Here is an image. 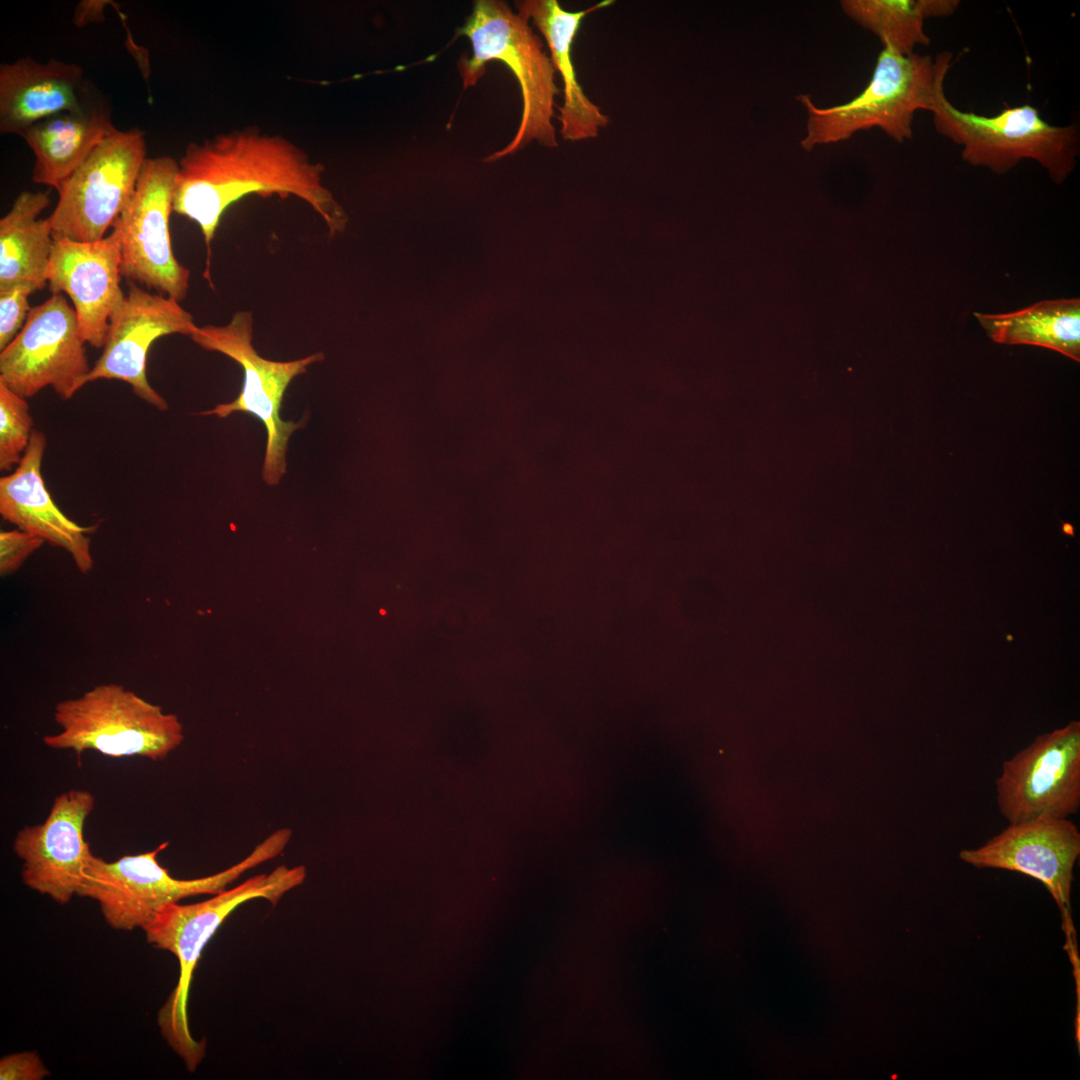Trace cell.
<instances>
[{
  "instance_id": "obj_14",
  "label": "cell",
  "mask_w": 1080,
  "mask_h": 1080,
  "mask_svg": "<svg viewBox=\"0 0 1080 1080\" xmlns=\"http://www.w3.org/2000/svg\"><path fill=\"white\" fill-rule=\"evenodd\" d=\"M94 805L90 791L71 789L54 799L43 823L17 833L13 850L23 861L21 875L27 887L61 905L78 894L93 857L84 826Z\"/></svg>"
},
{
  "instance_id": "obj_1",
  "label": "cell",
  "mask_w": 1080,
  "mask_h": 1080,
  "mask_svg": "<svg viewBox=\"0 0 1080 1080\" xmlns=\"http://www.w3.org/2000/svg\"><path fill=\"white\" fill-rule=\"evenodd\" d=\"M324 171L321 163L284 137L253 129L191 142L178 162L173 211L200 227L207 248L205 278L209 279L211 244L222 215L251 193L296 196L322 218L331 237L343 232L348 218L323 185Z\"/></svg>"
},
{
  "instance_id": "obj_25",
  "label": "cell",
  "mask_w": 1080,
  "mask_h": 1080,
  "mask_svg": "<svg viewBox=\"0 0 1080 1080\" xmlns=\"http://www.w3.org/2000/svg\"><path fill=\"white\" fill-rule=\"evenodd\" d=\"M39 288L22 282L0 291V351L22 330L31 307L29 296Z\"/></svg>"
},
{
  "instance_id": "obj_8",
  "label": "cell",
  "mask_w": 1080,
  "mask_h": 1080,
  "mask_svg": "<svg viewBox=\"0 0 1080 1080\" xmlns=\"http://www.w3.org/2000/svg\"><path fill=\"white\" fill-rule=\"evenodd\" d=\"M253 322L250 311H238L225 325L198 326L190 338L201 348L222 353L242 367L244 379L238 397L202 414L225 418L242 411L257 417L267 432L263 479L268 485L274 486L286 472L289 437L302 427L300 423L281 419L284 393L296 376L305 373L311 364L322 361L325 356L317 352L291 361L265 359L252 344Z\"/></svg>"
},
{
  "instance_id": "obj_23",
  "label": "cell",
  "mask_w": 1080,
  "mask_h": 1080,
  "mask_svg": "<svg viewBox=\"0 0 1080 1080\" xmlns=\"http://www.w3.org/2000/svg\"><path fill=\"white\" fill-rule=\"evenodd\" d=\"M955 0H843L844 13L864 29L903 55L913 54L916 45H929L924 20L952 14Z\"/></svg>"
},
{
  "instance_id": "obj_9",
  "label": "cell",
  "mask_w": 1080,
  "mask_h": 1080,
  "mask_svg": "<svg viewBox=\"0 0 1080 1080\" xmlns=\"http://www.w3.org/2000/svg\"><path fill=\"white\" fill-rule=\"evenodd\" d=\"M147 159L144 132L115 129L59 188L48 218L53 237L95 242L128 205Z\"/></svg>"
},
{
  "instance_id": "obj_13",
  "label": "cell",
  "mask_w": 1080,
  "mask_h": 1080,
  "mask_svg": "<svg viewBox=\"0 0 1080 1080\" xmlns=\"http://www.w3.org/2000/svg\"><path fill=\"white\" fill-rule=\"evenodd\" d=\"M197 329L193 316L180 302L130 283L128 293L109 319L102 354L91 368L87 383L99 379L126 382L137 397L158 410H166V400L146 375L149 349L160 337H190Z\"/></svg>"
},
{
  "instance_id": "obj_2",
  "label": "cell",
  "mask_w": 1080,
  "mask_h": 1080,
  "mask_svg": "<svg viewBox=\"0 0 1080 1080\" xmlns=\"http://www.w3.org/2000/svg\"><path fill=\"white\" fill-rule=\"evenodd\" d=\"M952 54L903 55L883 45L867 86L854 98L833 107H817L811 96L797 99L807 112L806 135L801 147L837 143L860 130L878 127L902 143L912 137V122L919 110L931 113L944 93V80Z\"/></svg>"
},
{
  "instance_id": "obj_12",
  "label": "cell",
  "mask_w": 1080,
  "mask_h": 1080,
  "mask_svg": "<svg viewBox=\"0 0 1080 1080\" xmlns=\"http://www.w3.org/2000/svg\"><path fill=\"white\" fill-rule=\"evenodd\" d=\"M996 800L1008 823L1069 818L1080 807V723L1043 734L1005 760Z\"/></svg>"
},
{
  "instance_id": "obj_5",
  "label": "cell",
  "mask_w": 1080,
  "mask_h": 1080,
  "mask_svg": "<svg viewBox=\"0 0 1080 1080\" xmlns=\"http://www.w3.org/2000/svg\"><path fill=\"white\" fill-rule=\"evenodd\" d=\"M280 829L261 842L239 863L210 876L176 879L160 865L158 855L168 842L152 851L125 855L107 862L93 855L78 896L95 900L109 926L133 930L148 925L166 906L192 896L224 891L247 870L278 856L291 838Z\"/></svg>"
},
{
  "instance_id": "obj_11",
  "label": "cell",
  "mask_w": 1080,
  "mask_h": 1080,
  "mask_svg": "<svg viewBox=\"0 0 1080 1080\" xmlns=\"http://www.w3.org/2000/svg\"><path fill=\"white\" fill-rule=\"evenodd\" d=\"M91 368L76 313L63 294L32 307L22 330L0 351V381L26 399L46 387L70 399L87 384Z\"/></svg>"
},
{
  "instance_id": "obj_24",
  "label": "cell",
  "mask_w": 1080,
  "mask_h": 1080,
  "mask_svg": "<svg viewBox=\"0 0 1080 1080\" xmlns=\"http://www.w3.org/2000/svg\"><path fill=\"white\" fill-rule=\"evenodd\" d=\"M33 420L26 398L0 381V469L11 471L30 443Z\"/></svg>"
},
{
  "instance_id": "obj_6",
  "label": "cell",
  "mask_w": 1080,
  "mask_h": 1080,
  "mask_svg": "<svg viewBox=\"0 0 1080 1080\" xmlns=\"http://www.w3.org/2000/svg\"><path fill=\"white\" fill-rule=\"evenodd\" d=\"M54 720L60 732L45 735L52 749L87 750L113 758L139 756L159 761L178 748L183 726L134 691L116 683L94 686L76 698L58 702Z\"/></svg>"
},
{
  "instance_id": "obj_4",
  "label": "cell",
  "mask_w": 1080,
  "mask_h": 1080,
  "mask_svg": "<svg viewBox=\"0 0 1080 1080\" xmlns=\"http://www.w3.org/2000/svg\"><path fill=\"white\" fill-rule=\"evenodd\" d=\"M306 874L304 866L282 865L211 899L188 905L170 904L143 928L148 943L171 952L179 962L178 983L159 1012L158 1024L163 1037L190 1071L205 1054L204 1041H196L190 1033L187 1015L192 975L205 945L237 906L255 898L276 905L286 892L304 882Z\"/></svg>"
},
{
  "instance_id": "obj_27",
  "label": "cell",
  "mask_w": 1080,
  "mask_h": 1080,
  "mask_svg": "<svg viewBox=\"0 0 1080 1080\" xmlns=\"http://www.w3.org/2000/svg\"><path fill=\"white\" fill-rule=\"evenodd\" d=\"M49 1075L36 1052L14 1053L0 1061L1 1080H41Z\"/></svg>"
},
{
  "instance_id": "obj_17",
  "label": "cell",
  "mask_w": 1080,
  "mask_h": 1080,
  "mask_svg": "<svg viewBox=\"0 0 1080 1080\" xmlns=\"http://www.w3.org/2000/svg\"><path fill=\"white\" fill-rule=\"evenodd\" d=\"M45 449V435L34 431L20 463L0 478V514L18 529L66 551L76 568L87 574L94 567L89 535L96 527L75 523L53 501L41 474Z\"/></svg>"
},
{
  "instance_id": "obj_3",
  "label": "cell",
  "mask_w": 1080,
  "mask_h": 1080,
  "mask_svg": "<svg viewBox=\"0 0 1080 1080\" xmlns=\"http://www.w3.org/2000/svg\"><path fill=\"white\" fill-rule=\"evenodd\" d=\"M457 33L467 37L472 45L471 57L464 55L458 62L464 89L474 86L484 75L487 62L500 61L514 74L521 90L522 116L515 136L485 161L513 154L532 140L556 147L552 124L554 101L559 95L556 70L529 21L514 13L504 1L477 0Z\"/></svg>"
},
{
  "instance_id": "obj_19",
  "label": "cell",
  "mask_w": 1080,
  "mask_h": 1080,
  "mask_svg": "<svg viewBox=\"0 0 1080 1080\" xmlns=\"http://www.w3.org/2000/svg\"><path fill=\"white\" fill-rule=\"evenodd\" d=\"M601 1L580 11L565 10L557 0L516 1L518 13L541 32L551 54L555 70L563 82L564 103L560 108V133L566 141L594 138L607 126L609 118L602 113L581 88L572 63V46L582 20L591 12L613 4Z\"/></svg>"
},
{
  "instance_id": "obj_16",
  "label": "cell",
  "mask_w": 1080,
  "mask_h": 1080,
  "mask_svg": "<svg viewBox=\"0 0 1080 1080\" xmlns=\"http://www.w3.org/2000/svg\"><path fill=\"white\" fill-rule=\"evenodd\" d=\"M121 233L95 242L53 237L48 268L52 294L66 293L73 303L80 334L95 348L104 346L109 319L125 294L120 287Z\"/></svg>"
},
{
  "instance_id": "obj_18",
  "label": "cell",
  "mask_w": 1080,
  "mask_h": 1080,
  "mask_svg": "<svg viewBox=\"0 0 1080 1080\" xmlns=\"http://www.w3.org/2000/svg\"><path fill=\"white\" fill-rule=\"evenodd\" d=\"M84 70L74 63L30 56L0 65V132L21 136L52 115L82 108Z\"/></svg>"
},
{
  "instance_id": "obj_20",
  "label": "cell",
  "mask_w": 1080,
  "mask_h": 1080,
  "mask_svg": "<svg viewBox=\"0 0 1080 1080\" xmlns=\"http://www.w3.org/2000/svg\"><path fill=\"white\" fill-rule=\"evenodd\" d=\"M115 129L106 109L86 105L35 123L21 135L35 157L32 181L58 191Z\"/></svg>"
},
{
  "instance_id": "obj_7",
  "label": "cell",
  "mask_w": 1080,
  "mask_h": 1080,
  "mask_svg": "<svg viewBox=\"0 0 1080 1080\" xmlns=\"http://www.w3.org/2000/svg\"><path fill=\"white\" fill-rule=\"evenodd\" d=\"M932 113L937 132L961 145L962 158L971 165L1002 174L1022 159H1032L1056 183L1075 168L1080 143L1076 125H1052L1029 104L984 116L957 109L945 95Z\"/></svg>"
},
{
  "instance_id": "obj_21",
  "label": "cell",
  "mask_w": 1080,
  "mask_h": 1080,
  "mask_svg": "<svg viewBox=\"0 0 1080 1080\" xmlns=\"http://www.w3.org/2000/svg\"><path fill=\"white\" fill-rule=\"evenodd\" d=\"M49 203L47 193L23 191L0 219V291L22 282L48 285L53 234L39 215Z\"/></svg>"
},
{
  "instance_id": "obj_26",
  "label": "cell",
  "mask_w": 1080,
  "mask_h": 1080,
  "mask_svg": "<svg viewBox=\"0 0 1080 1080\" xmlns=\"http://www.w3.org/2000/svg\"><path fill=\"white\" fill-rule=\"evenodd\" d=\"M45 541L21 529L0 532V575L15 573Z\"/></svg>"
},
{
  "instance_id": "obj_15",
  "label": "cell",
  "mask_w": 1080,
  "mask_h": 1080,
  "mask_svg": "<svg viewBox=\"0 0 1080 1080\" xmlns=\"http://www.w3.org/2000/svg\"><path fill=\"white\" fill-rule=\"evenodd\" d=\"M1080 855V832L1069 818L1042 816L1009 823L974 849L959 852L976 868L1015 871L1040 881L1058 905L1069 932L1073 870Z\"/></svg>"
},
{
  "instance_id": "obj_22",
  "label": "cell",
  "mask_w": 1080,
  "mask_h": 1080,
  "mask_svg": "<svg viewBox=\"0 0 1080 1080\" xmlns=\"http://www.w3.org/2000/svg\"><path fill=\"white\" fill-rule=\"evenodd\" d=\"M974 316L987 335L1001 344H1026L1057 351L1080 360V300H1045L1005 314Z\"/></svg>"
},
{
  "instance_id": "obj_10",
  "label": "cell",
  "mask_w": 1080,
  "mask_h": 1080,
  "mask_svg": "<svg viewBox=\"0 0 1080 1080\" xmlns=\"http://www.w3.org/2000/svg\"><path fill=\"white\" fill-rule=\"evenodd\" d=\"M178 162L168 155L147 157L135 191L114 223L121 233V276L130 283L183 301L190 270L176 259L169 233Z\"/></svg>"
}]
</instances>
